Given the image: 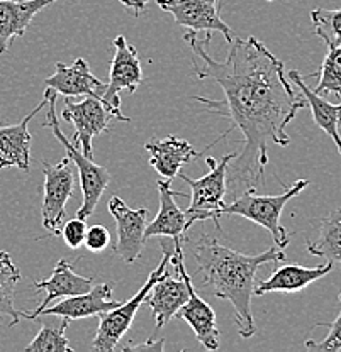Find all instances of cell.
Masks as SVG:
<instances>
[{
  "label": "cell",
  "mask_w": 341,
  "mask_h": 352,
  "mask_svg": "<svg viewBox=\"0 0 341 352\" xmlns=\"http://www.w3.org/2000/svg\"><path fill=\"white\" fill-rule=\"evenodd\" d=\"M307 252L328 261L341 263V208L321 219L316 241H307Z\"/></svg>",
  "instance_id": "obj_24"
},
{
  "label": "cell",
  "mask_w": 341,
  "mask_h": 352,
  "mask_svg": "<svg viewBox=\"0 0 341 352\" xmlns=\"http://www.w3.org/2000/svg\"><path fill=\"white\" fill-rule=\"evenodd\" d=\"M87 223L83 219H79L75 215L73 219L67 220L63 223V229H61V236H63L65 242L70 249H79L82 248L83 242H85V236H87Z\"/></svg>",
  "instance_id": "obj_29"
},
{
  "label": "cell",
  "mask_w": 341,
  "mask_h": 352,
  "mask_svg": "<svg viewBox=\"0 0 341 352\" xmlns=\"http://www.w3.org/2000/svg\"><path fill=\"white\" fill-rule=\"evenodd\" d=\"M238 151L225 154L221 161H216L212 156L205 157L209 166V173L194 179L189 175L178 173L177 176L190 188V205L185 210L187 229L196 222L212 220L216 229L221 230L218 210L225 205V197L227 193V168L231 161L236 157Z\"/></svg>",
  "instance_id": "obj_5"
},
{
  "label": "cell",
  "mask_w": 341,
  "mask_h": 352,
  "mask_svg": "<svg viewBox=\"0 0 341 352\" xmlns=\"http://www.w3.org/2000/svg\"><path fill=\"white\" fill-rule=\"evenodd\" d=\"M46 87L53 88L56 94L65 97H95L104 102L107 83L101 82L83 58H76L72 65L56 63V69L50 78H46Z\"/></svg>",
  "instance_id": "obj_13"
},
{
  "label": "cell",
  "mask_w": 341,
  "mask_h": 352,
  "mask_svg": "<svg viewBox=\"0 0 341 352\" xmlns=\"http://www.w3.org/2000/svg\"><path fill=\"white\" fill-rule=\"evenodd\" d=\"M68 325V318H63L61 324H58L56 327H51L50 324H43L38 336L25 347V352H73L67 336H65Z\"/></svg>",
  "instance_id": "obj_26"
},
{
  "label": "cell",
  "mask_w": 341,
  "mask_h": 352,
  "mask_svg": "<svg viewBox=\"0 0 341 352\" xmlns=\"http://www.w3.org/2000/svg\"><path fill=\"white\" fill-rule=\"evenodd\" d=\"M114 295V283H101L97 286H92L90 292L82 293V295L67 296L56 305H48L41 315H56V317L68 318L72 320H79V318L94 317V315H101L104 311L112 310L119 305L117 300L112 298Z\"/></svg>",
  "instance_id": "obj_15"
},
{
  "label": "cell",
  "mask_w": 341,
  "mask_h": 352,
  "mask_svg": "<svg viewBox=\"0 0 341 352\" xmlns=\"http://www.w3.org/2000/svg\"><path fill=\"white\" fill-rule=\"evenodd\" d=\"M141 82L143 68L136 47L127 43L124 36H117L114 39V58L111 69H109V82L104 102L111 105L114 110L121 112L119 91L130 90L131 94H134Z\"/></svg>",
  "instance_id": "obj_12"
},
{
  "label": "cell",
  "mask_w": 341,
  "mask_h": 352,
  "mask_svg": "<svg viewBox=\"0 0 341 352\" xmlns=\"http://www.w3.org/2000/svg\"><path fill=\"white\" fill-rule=\"evenodd\" d=\"M269 2H272V0H269Z\"/></svg>",
  "instance_id": "obj_33"
},
{
  "label": "cell",
  "mask_w": 341,
  "mask_h": 352,
  "mask_svg": "<svg viewBox=\"0 0 341 352\" xmlns=\"http://www.w3.org/2000/svg\"><path fill=\"white\" fill-rule=\"evenodd\" d=\"M163 351L165 349V339H155V337H152V339H148V342H143L139 344V346H131V344H127V346L123 347L124 352L127 351Z\"/></svg>",
  "instance_id": "obj_31"
},
{
  "label": "cell",
  "mask_w": 341,
  "mask_h": 352,
  "mask_svg": "<svg viewBox=\"0 0 341 352\" xmlns=\"http://www.w3.org/2000/svg\"><path fill=\"white\" fill-rule=\"evenodd\" d=\"M111 244V232L104 226H92L87 229V236L83 245L90 252H102Z\"/></svg>",
  "instance_id": "obj_30"
},
{
  "label": "cell",
  "mask_w": 341,
  "mask_h": 352,
  "mask_svg": "<svg viewBox=\"0 0 341 352\" xmlns=\"http://www.w3.org/2000/svg\"><path fill=\"white\" fill-rule=\"evenodd\" d=\"M43 175H45V197L41 205L43 227L51 236H61V229L67 219V204L73 195V186H75L70 157H65L58 164L43 161Z\"/></svg>",
  "instance_id": "obj_9"
},
{
  "label": "cell",
  "mask_w": 341,
  "mask_h": 352,
  "mask_svg": "<svg viewBox=\"0 0 341 352\" xmlns=\"http://www.w3.org/2000/svg\"><path fill=\"white\" fill-rule=\"evenodd\" d=\"M109 212L116 220L117 244L114 252L126 264L138 261L145 249V230L148 226V208H130L123 198L112 197L109 200Z\"/></svg>",
  "instance_id": "obj_11"
},
{
  "label": "cell",
  "mask_w": 341,
  "mask_h": 352,
  "mask_svg": "<svg viewBox=\"0 0 341 352\" xmlns=\"http://www.w3.org/2000/svg\"><path fill=\"white\" fill-rule=\"evenodd\" d=\"M145 149L149 154V164L165 179H174L180 173L183 164L197 160L203 154V151L194 149L189 141L177 135H168L165 139L153 138L146 142Z\"/></svg>",
  "instance_id": "obj_17"
},
{
  "label": "cell",
  "mask_w": 341,
  "mask_h": 352,
  "mask_svg": "<svg viewBox=\"0 0 341 352\" xmlns=\"http://www.w3.org/2000/svg\"><path fill=\"white\" fill-rule=\"evenodd\" d=\"M61 119L73 124L75 134L72 141L80 146L85 156L94 157V148H92V139L102 132L109 131V124L112 119L121 120V122H131L130 117L123 116L121 112L114 110L111 105L99 100L95 97H85L82 102L67 100Z\"/></svg>",
  "instance_id": "obj_8"
},
{
  "label": "cell",
  "mask_w": 341,
  "mask_h": 352,
  "mask_svg": "<svg viewBox=\"0 0 341 352\" xmlns=\"http://www.w3.org/2000/svg\"><path fill=\"white\" fill-rule=\"evenodd\" d=\"M183 41L192 50L197 78L212 80L225 94L223 102L199 97L197 100L233 122L211 146L218 144L234 129H240L243 135V148L227 168V185L231 188L243 186L245 190L263 185L269 144L272 142L280 148L291 144L285 127L306 107V98L296 94L291 80L285 76L284 63L258 38H233L223 61L207 53L211 32L199 39L196 31H189L183 34Z\"/></svg>",
  "instance_id": "obj_1"
},
{
  "label": "cell",
  "mask_w": 341,
  "mask_h": 352,
  "mask_svg": "<svg viewBox=\"0 0 341 352\" xmlns=\"http://www.w3.org/2000/svg\"><path fill=\"white\" fill-rule=\"evenodd\" d=\"M45 98L48 100V112H46V122L43 126L51 129L54 138L58 139L61 146L67 151L70 161L76 166L80 175V188H82L83 201L80 205V208L76 210V217L87 220L97 208L99 200H101L102 193L107 190L109 183H111V173L105 170L104 166H99L92 161V157L85 156L80 149L79 144H75L73 141H70L67 135L61 131L60 122H58L56 116V91L53 88L48 87L45 90Z\"/></svg>",
  "instance_id": "obj_4"
},
{
  "label": "cell",
  "mask_w": 341,
  "mask_h": 352,
  "mask_svg": "<svg viewBox=\"0 0 341 352\" xmlns=\"http://www.w3.org/2000/svg\"><path fill=\"white\" fill-rule=\"evenodd\" d=\"M123 6H126L127 9H131L134 12V16H141L146 10V6H148L149 0H119Z\"/></svg>",
  "instance_id": "obj_32"
},
{
  "label": "cell",
  "mask_w": 341,
  "mask_h": 352,
  "mask_svg": "<svg viewBox=\"0 0 341 352\" xmlns=\"http://www.w3.org/2000/svg\"><path fill=\"white\" fill-rule=\"evenodd\" d=\"M287 78L291 80V82H294L296 87H299L300 94H302V97L306 98L307 105H309L311 112H313L316 126L321 131H324L326 134L335 141L336 148H338V151L341 154V135L338 131L340 119H341V104L340 105L329 104L326 98H322V95L316 94L313 88L307 87V83L304 82L302 75H300L297 69H291Z\"/></svg>",
  "instance_id": "obj_22"
},
{
  "label": "cell",
  "mask_w": 341,
  "mask_h": 352,
  "mask_svg": "<svg viewBox=\"0 0 341 352\" xmlns=\"http://www.w3.org/2000/svg\"><path fill=\"white\" fill-rule=\"evenodd\" d=\"M307 186H309V179H299L294 185L287 186L280 195H258L255 186H250L241 195L234 198L231 204L223 205L218 210V215L219 217L240 215V217L258 223L272 234L273 244L284 249L291 242V236H289L287 229L280 223L282 212H284V207L289 204V200L299 195Z\"/></svg>",
  "instance_id": "obj_3"
},
{
  "label": "cell",
  "mask_w": 341,
  "mask_h": 352,
  "mask_svg": "<svg viewBox=\"0 0 341 352\" xmlns=\"http://www.w3.org/2000/svg\"><path fill=\"white\" fill-rule=\"evenodd\" d=\"M314 32L329 44L341 43V9H314L311 12Z\"/></svg>",
  "instance_id": "obj_27"
},
{
  "label": "cell",
  "mask_w": 341,
  "mask_h": 352,
  "mask_svg": "<svg viewBox=\"0 0 341 352\" xmlns=\"http://www.w3.org/2000/svg\"><path fill=\"white\" fill-rule=\"evenodd\" d=\"M311 76H318V85L314 88L316 94H333L341 97V43L329 44L328 54L319 66V72Z\"/></svg>",
  "instance_id": "obj_25"
},
{
  "label": "cell",
  "mask_w": 341,
  "mask_h": 352,
  "mask_svg": "<svg viewBox=\"0 0 341 352\" xmlns=\"http://www.w3.org/2000/svg\"><path fill=\"white\" fill-rule=\"evenodd\" d=\"M177 317H180L192 327L197 340L203 344L204 349L211 352L219 349L221 332L216 324V311L205 300L200 298L192 280L189 281V300L177 311Z\"/></svg>",
  "instance_id": "obj_20"
},
{
  "label": "cell",
  "mask_w": 341,
  "mask_h": 352,
  "mask_svg": "<svg viewBox=\"0 0 341 352\" xmlns=\"http://www.w3.org/2000/svg\"><path fill=\"white\" fill-rule=\"evenodd\" d=\"M329 327V333L321 340V342H314V340H306L304 346L309 351H318V352H333V351H341V293H340V314L336 317L335 322H329V324H318ZM316 325V327H318Z\"/></svg>",
  "instance_id": "obj_28"
},
{
  "label": "cell",
  "mask_w": 341,
  "mask_h": 352,
  "mask_svg": "<svg viewBox=\"0 0 341 352\" xmlns=\"http://www.w3.org/2000/svg\"><path fill=\"white\" fill-rule=\"evenodd\" d=\"M197 270L204 276L203 289L219 300H227L234 307V324L243 339L256 333L251 314V298L255 295L256 271L269 263L285 261L280 248L267 249L260 254H243L221 244L209 234H203L194 248Z\"/></svg>",
  "instance_id": "obj_2"
},
{
  "label": "cell",
  "mask_w": 341,
  "mask_h": 352,
  "mask_svg": "<svg viewBox=\"0 0 341 352\" xmlns=\"http://www.w3.org/2000/svg\"><path fill=\"white\" fill-rule=\"evenodd\" d=\"M161 249H163V259H161L160 266L155 271H152L146 280V283L141 286V289L133 296V298L127 300L126 303H119L112 310L104 311V314L97 315L99 317V329L95 333L94 340H92L90 349L95 352H112L119 344V340L123 339L124 333L130 330L133 325L134 317H136L139 307L145 303V298L148 296L149 289L153 288V285L158 281L165 270H167L168 263H170V256L174 248H168L167 242H161Z\"/></svg>",
  "instance_id": "obj_6"
},
{
  "label": "cell",
  "mask_w": 341,
  "mask_h": 352,
  "mask_svg": "<svg viewBox=\"0 0 341 352\" xmlns=\"http://www.w3.org/2000/svg\"><path fill=\"white\" fill-rule=\"evenodd\" d=\"M156 6L172 14L177 25L196 32H221L226 41H233V31L221 17V0H156Z\"/></svg>",
  "instance_id": "obj_10"
},
{
  "label": "cell",
  "mask_w": 341,
  "mask_h": 352,
  "mask_svg": "<svg viewBox=\"0 0 341 352\" xmlns=\"http://www.w3.org/2000/svg\"><path fill=\"white\" fill-rule=\"evenodd\" d=\"M23 278L19 267L16 266L7 251H0V318L9 317L10 327H16L21 318H24V311L14 307L16 286Z\"/></svg>",
  "instance_id": "obj_23"
},
{
  "label": "cell",
  "mask_w": 341,
  "mask_h": 352,
  "mask_svg": "<svg viewBox=\"0 0 341 352\" xmlns=\"http://www.w3.org/2000/svg\"><path fill=\"white\" fill-rule=\"evenodd\" d=\"M56 0H0V54L14 38H23L36 14Z\"/></svg>",
  "instance_id": "obj_19"
},
{
  "label": "cell",
  "mask_w": 341,
  "mask_h": 352,
  "mask_svg": "<svg viewBox=\"0 0 341 352\" xmlns=\"http://www.w3.org/2000/svg\"><path fill=\"white\" fill-rule=\"evenodd\" d=\"M172 244H174V251H172L170 263L177 271L178 278L172 276V270H168L167 266V270L161 273L158 281L153 285L145 298L146 305L152 308L156 329H163L189 300V281L192 278L187 273L185 264H183L182 241H172Z\"/></svg>",
  "instance_id": "obj_7"
},
{
  "label": "cell",
  "mask_w": 341,
  "mask_h": 352,
  "mask_svg": "<svg viewBox=\"0 0 341 352\" xmlns=\"http://www.w3.org/2000/svg\"><path fill=\"white\" fill-rule=\"evenodd\" d=\"M340 124H341V119H340Z\"/></svg>",
  "instance_id": "obj_34"
},
{
  "label": "cell",
  "mask_w": 341,
  "mask_h": 352,
  "mask_svg": "<svg viewBox=\"0 0 341 352\" xmlns=\"http://www.w3.org/2000/svg\"><path fill=\"white\" fill-rule=\"evenodd\" d=\"M48 100H43L32 109L28 116L16 126H0V170L2 168H19V170L28 171L29 163H31V141L32 135L28 126L32 117L45 109Z\"/></svg>",
  "instance_id": "obj_16"
},
{
  "label": "cell",
  "mask_w": 341,
  "mask_h": 352,
  "mask_svg": "<svg viewBox=\"0 0 341 352\" xmlns=\"http://www.w3.org/2000/svg\"><path fill=\"white\" fill-rule=\"evenodd\" d=\"M92 285H94V278L80 276V274L75 273V270L67 259H60L54 266L53 274L48 280L36 281L34 283L36 292H46V296L39 303V307H36V310L24 311V318L34 320V318L41 317V311L50 305V302L56 298L82 295V293L90 292Z\"/></svg>",
  "instance_id": "obj_14"
},
{
  "label": "cell",
  "mask_w": 341,
  "mask_h": 352,
  "mask_svg": "<svg viewBox=\"0 0 341 352\" xmlns=\"http://www.w3.org/2000/svg\"><path fill=\"white\" fill-rule=\"evenodd\" d=\"M333 263L328 261L326 264L316 267H304L299 264H285L282 267H275L272 276L269 280L256 281L255 295L263 296L267 293L280 292V293H296L300 289L307 288L314 281L321 280L322 276L331 273Z\"/></svg>",
  "instance_id": "obj_21"
},
{
  "label": "cell",
  "mask_w": 341,
  "mask_h": 352,
  "mask_svg": "<svg viewBox=\"0 0 341 352\" xmlns=\"http://www.w3.org/2000/svg\"><path fill=\"white\" fill-rule=\"evenodd\" d=\"M172 179H160L156 182L160 195V210L156 217L146 226L145 237H170L172 241H183L187 229L185 212L175 204V197H183V193L174 192L170 185Z\"/></svg>",
  "instance_id": "obj_18"
}]
</instances>
